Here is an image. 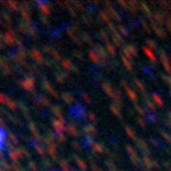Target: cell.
Returning a JSON list of instances; mask_svg holds the SVG:
<instances>
[{
  "mask_svg": "<svg viewBox=\"0 0 171 171\" xmlns=\"http://www.w3.org/2000/svg\"><path fill=\"white\" fill-rule=\"evenodd\" d=\"M6 138H7V132L4 128H0V150H2L5 147Z\"/></svg>",
  "mask_w": 171,
  "mask_h": 171,
  "instance_id": "1",
  "label": "cell"
}]
</instances>
